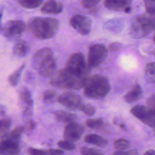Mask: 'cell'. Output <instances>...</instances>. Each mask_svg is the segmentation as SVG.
Returning <instances> with one entry per match:
<instances>
[{
	"label": "cell",
	"instance_id": "1",
	"mask_svg": "<svg viewBox=\"0 0 155 155\" xmlns=\"http://www.w3.org/2000/svg\"><path fill=\"white\" fill-rule=\"evenodd\" d=\"M59 28L58 21L52 18L35 17L28 23L30 32L36 38L45 40L53 38Z\"/></svg>",
	"mask_w": 155,
	"mask_h": 155
},
{
	"label": "cell",
	"instance_id": "2",
	"mask_svg": "<svg viewBox=\"0 0 155 155\" xmlns=\"http://www.w3.org/2000/svg\"><path fill=\"white\" fill-rule=\"evenodd\" d=\"M32 66L42 77H52L57 67L52 50L49 48H42L38 50L33 57Z\"/></svg>",
	"mask_w": 155,
	"mask_h": 155
},
{
	"label": "cell",
	"instance_id": "3",
	"mask_svg": "<svg viewBox=\"0 0 155 155\" xmlns=\"http://www.w3.org/2000/svg\"><path fill=\"white\" fill-rule=\"evenodd\" d=\"M84 94L88 98L99 99L106 96L110 91L108 78L100 74L88 76L84 84Z\"/></svg>",
	"mask_w": 155,
	"mask_h": 155
},
{
	"label": "cell",
	"instance_id": "4",
	"mask_svg": "<svg viewBox=\"0 0 155 155\" xmlns=\"http://www.w3.org/2000/svg\"><path fill=\"white\" fill-rule=\"evenodd\" d=\"M85 80L64 68L60 69L53 74L50 81V84L62 89L79 90L83 88Z\"/></svg>",
	"mask_w": 155,
	"mask_h": 155
},
{
	"label": "cell",
	"instance_id": "5",
	"mask_svg": "<svg viewBox=\"0 0 155 155\" xmlns=\"http://www.w3.org/2000/svg\"><path fill=\"white\" fill-rule=\"evenodd\" d=\"M24 131L22 126H18L1 137L0 153L2 155H17L20 151L21 137Z\"/></svg>",
	"mask_w": 155,
	"mask_h": 155
},
{
	"label": "cell",
	"instance_id": "6",
	"mask_svg": "<svg viewBox=\"0 0 155 155\" xmlns=\"http://www.w3.org/2000/svg\"><path fill=\"white\" fill-rule=\"evenodd\" d=\"M155 30V27L147 15L136 16L132 21L130 32L135 38H142Z\"/></svg>",
	"mask_w": 155,
	"mask_h": 155
},
{
	"label": "cell",
	"instance_id": "7",
	"mask_svg": "<svg viewBox=\"0 0 155 155\" xmlns=\"http://www.w3.org/2000/svg\"><path fill=\"white\" fill-rule=\"evenodd\" d=\"M65 68L84 79L88 77L90 71V67L86 62L84 55L82 53H76L70 55L67 61Z\"/></svg>",
	"mask_w": 155,
	"mask_h": 155
},
{
	"label": "cell",
	"instance_id": "8",
	"mask_svg": "<svg viewBox=\"0 0 155 155\" xmlns=\"http://www.w3.org/2000/svg\"><path fill=\"white\" fill-rule=\"evenodd\" d=\"M108 54L106 47L102 44H96L89 47L88 51V65L91 67H96L101 64L105 59Z\"/></svg>",
	"mask_w": 155,
	"mask_h": 155
},
{
	"label": "cell",
	"instance_id": "9",
	"mask_svg": "<svg viewBox=\"0 0 155 155\" xmlns=\"http://www.w3.org/2000/svg\"><path fill=\"white\" fill-rule=\"evenodd\" d=\"M25 29V25L22 21L12 20L2 26L1 32L7 38L16 39L23 34Z\"/></svg>",
	"mask_w": 155,
	"mask_h": 155
},
{
	"label": "cell",
	"instance_id": "10",
	"mask_svg": "<svg viewBox=\"0 0 155 155\" xmlns=\"http://www.w3.org/2000/svg\"><path fill=\"white\" fill-rule=\"evenodd\" d=\"M130 112L145 125L153 128L155 127V117L147 107L137 105L131 109Z\"/></svg>",
	"mask_w": 155,
	"mask_h": 155
},
{
	"label": "cell",
	"instance_id": "11",
	"mask_svg": "<svg viewBox=\"0 0 155 155\" xmlns=\"http://www.w3.org/2000/svg\"><path fill=\"white\" fill-rule=\"evenodd\" d=\"M58 101L67 108L72 110H80L84 104L80 96L70 91H67L61 94L58 97Z\"/></svg>",
	"mask_w": 155,
	"mask_h": 155
},
{
	"label": "cell",
	"instance_id": "12",
	"mask_svg": "<svg viewBox=\"0 0 155 155\" xmlns=\"http://www.w3.org/2000/svg\"><path fill=\"white\" fill-rule=\"evenodd\" d=\"M71 26L81 35H88L91 30V23L90 19L82 15H75L70 19Z\"/></svg>",
	"mask_w": 155,
	"mask_h": 155
},
{
	"label": "cell",
	"instance_id": "13",
	"mask_svg": "<svg viewBox=\"0 0 155 155\" xmlns=\"http://www.w3.org/2000/svg\"><path fill=\"white\" fill-rule=\"evenodd\" d=\"M84 131V128L77 122L67 124L64 131V137L65 140L71 142L78 140Z\"/></svg>",
	"mask_w": 155,
	"mask_h": 155
},
{
	"label": "cell",
	"instance_id": "14",
	"mask_svg": "<svg viewBox=\"0 0 155 155\" xmlns=\"http://www.w3.org/2000/svg\"><path fill=\"white\" fill-rule=\"evenodd\" d=\"M19 99L24 116L25 117L31 116L33 111V101L30 92L27 88H22L19 93Z\"/></svg>",
	"mask_w": 155,
	"mask_h": 155
},
{
	"label": "cell",
	"instance_id": "15",
	"mask_svg": "<svg viewBox=\"0 0 155 155\" xmlns=\"http://www.w3.org/2000/svg\"><path fill=\"white\" fill-rule=\"evenodd\" d=\"M104 5L107 8L117 12L129 13L131 10V1L127 0H106Z\"/></svg>",
	"mask_w": 155,
	"mask_h": 155
},
{
	"label": "cell",
	"instance_id": "16",
	"mask_svg": "<svg viewBox=\"0 0 155 155\" xmlns=\"http://www.w3.org/2000/svg\"><path fill=\"white\" fill-rule=\"evenodd\" d=\"M63 5L61 2L56 1H48L41 7V12L45 13L58 14L62 12Z\"/></svg>",
	"mask_w": 155,
	"mask_h": 155
},
{
	"label": "cell",
	"instance_id": "17",
	"mask_svg": "<svg viewBox=\"0 0 155 155\" xmlns=\"http://www.w3.org/2000/svg\"><path fill=\"white\" fill-rule=\"evenodd\" d=\"M142 96V90L141 87L136 84L132 88L128 91L124 96V98L126 102L131 104L139 100Z\"/></svg>",
	"mask_w": 155,
	"mask_h": 155
},
{
	"label": "cell",
	"instance_id": "18",
	"mask_svg": "<svg viewBox=\"0 0 155 155\" xmlns=\"http://www.w3.org/2000/svg\"><path fill=\"white\" fill-rule=\"evenodd\" d=\"M30 51V45L28 44L22 39L18 40L14 44L13 51L15 55L18 57L25 56Z\"/></svg>",
	"mask_w": 155,
	"mask_h": 155
},
{
	"label": "cell",
	"instance_id": "19",
	"mask_svg": "<svg viewBox=\"0 0 155 155\" xmlns=\"http://www.w3.org/2000/svg\"><path fill=\"white\" fill-rule=\"evenodd\" d=\"M54 116L57 120L67 124L75 122L77 119V116L75 114L64 111H56Z\"/></svg>",
	"mask_w": 155,
	"mask_h": 155
},
{
	"label": "cell",
	"instance_id": "20",
	"mask_svg": "<svg viewBox=\"0 0 155 155\" xmlns=\"http://www.w3.org/2000/svg\"><path fill=\"white\" fill-rule=\"evenodd\" d=\"M84 141L99 147H104L108 143L107 139L96 134H88L86 135L84 137Z\"/></svg>",
	"mask_w": 155,
	"mask_h": 155
},
{
	"label": "cell",
	"instance_id": "21",
	"mask_svg": "<svg viewBox=\"0 0 155 155\" xmlns=\"http://www.w3.org/2000/svg\"><path fill=\"white\" fill-rule=\"evenodd\" d=\"M144 71L147 81L155 83V62L147 64L145 67Z\"/></svg>",
	"mask_w": 155,
	"mask_h": 155
},
{
	"label": "cell",
	"instance_id": "22",
	"mask_svg": "<svg viewBox=\"0 0 155 155\" xmlns=\"http://www.w3.org/2000/svg\"><path fill=\"white\" fill-rule=\"evenodd\" d=\"M24 67H25V64L22 65L20 67H19L14 73H13L9 76V78H8L9 82L12 86H16L18 84L22 74V72L24 69Z\"/></svg>",
	"mask_w": 155,
	"mask_h": 155
},
{
	"label": "cell",
	"instance_id": "23",
	"mask_svg": "<svg viewBox=\"0 0 155 155\" xmlns=\"http://www.w3.org/2000/svg\"><path fill=\"white\" fill-rule=\"evenodd\" d=\"M18 2L22 7L29 9L36 8L42 3L41 0H19Z\"/></svg>",
	"mask_w": 155,
	"mask_h": 155
},
{
	"label": "cell",
	"instance_id": "24",
	"mask_svg": "<svg viewBox=\"0 0 155 155\" xmlns=\"http://www.w3.org/2000/svg\"><path fill=\"white\" fill-rule=\"evenodd\" d=\"M86 125L91 129H101L104 125V120L101 118L89 119L86 121Z\"/></svg>",
	"mask_w": 155,
	"mask_h": 155
},
{
	"label": "cell",
	"instance_id": "25",
	"mask_svg": "<svg viewBox=\"0 0 155 155\" xmlns=\"http://www.w3.org/2000/svg\"><path fill=\"white\" fill-rule=\"evenodd\" d=\"M11 125V120L9 118H2L0 119V136L2 137L8 133Z\"/></svg>",
	"mask_w": 155,
	"mask_h": 155
},
{
	"label": "cell",
	"instance_id": "26",
	"mask_svg": "<svg viewBox=\"0 0 155 155\" xmlns=\"http://www.w3.org/2000/svg\"><path fill=\"white\" fill-rule=\"evenodd\" d=\"M113 145L117 151H124L130 147V142L125 139H119L114 142Z\"/></svg>",
	"mask_w": 155,
	"mask_h": 155
},
{
	"label": "cell",
	"instance_id": "27",
	"mask_svg": "<svg viewBox=\"0 0 155 155\" xmlns=\"http://www.w3.org/2000/svg\"><path fill=\"white\" fill-rule=\"evenodd\" d=\"M81 155H104L102 151L96 148L82 147L80 149Z\"/></svg>",
	"mask_w": 155,
	"mask_h": 155
},
{
	"label": "cell",
	"instance_id": "28",
	"mask_svg": "<svg viewBox=\"0 0 155 155\" xmlns=\"http://www.w3.org/2000/svg\"><path fill=\"white\" fill-rule=\"evenodd\" d=\"M58 145L59 148L65 150H72L76 148V145L73 142L65 140L59 141Z\"/></svg>",
	"mask_w": 155,
	"mask_h": 155
},
{
	"label": "cell",
	"instance_id": "29",
	"mask_svg": "<svg viewBox=\"0 0 155 155\" xmlns=\"http://www.w3.org/2000/svg\"><path fill=\"white\" fill-rule=\"evenodd\" d=\"M144 5L147 15L155 14V1H144Z\"/></svg>",
	"mask_w": 155,
	"mask_h": 155
},
{
	"label": "cell",
	"instance_id": "30",
	"mask_svg": "<svg viewBox=\"0 0 155 155\" xmlns=\"http://www.w3.org/2000/svg\"><path fill=\"white\" fill-rule=\"evenodd\" d=\"M80 110L88 116H93L96 111L95 108L91 104H83Z\"/></svg>",
	"mask_w": 155,
	"mask_h": 155
},
{
	"label": "cell",
	"instance_id": "31",
	"mask_svg": "<svg viewBox=\"0 0 155 155\" xmlns=\"http://www.w3.org/2000/svg\"><path fill=\"white\" fill-rule=\"evenodd\" d=\"M36 126V125L35 121L31 119H28L25 122V126L24 127V131H25L26 134H30L35 129Z\"/></svg>",
	"mask_w": 155,
	"mask_h": 155
},
{
	"label": "cell",
	"instance_id": "32",
	"mask_svg": "<svg viewBox=\"0 0 155 155\" xmlns=\"http://www.w3.org/2000/svg\"><path fill=\"white\" fill-rule=\"evenodd\" d=\"M56 96V92L53 90H48L44 92L43 94V99L46 102L53 101Z\"/></svg>",
	"mask_w": 155,
	"mask_h": 155
},
{
	"label": "cell",
	"instance_id": "33",
	"mask_svg": "<svg viewBox=\"0 0 155 155\" xmlns=\"http://www.w3.org/2000/svg\"><path fill=\"white\" fill-rule=\"evenodd\" d=\"M99 1L98 0H83L81 2V5L85 8H90L96 6Z\"/></svg>",
	"mask_w": 155,
	"mask_h": 155
},
{
	"label": "cell",
	"instance_id": "34",
	"mask_svg": "<svg viewBox=\"0 0 155 155\" xmlns=\"http://www.w3.org/2000/svg\"><path fill=\"white\" fill-rule=\"evenodd\" d=\"M147 107L155 117V94L151 95L147 100Z\"/></svg>",
	"mask_w": 155,
	"mask_h": 155
},
{
	"label": "cell",
	"instance_id": "35",
	"mask_svg": "<svg viewBox=\"0 0 155 155\" xmlns=\"http://www.w3.org/2000/svg\"><path fill=\"white\" fill-rule=\"evenodd\" d=\"M29 155H48L47 150L36 149L33 148H29L27 150Z\"/></svg>",
	"mask_w": 155,
	"mask_h": 155
},
{
	"label": "cell",
	"instance_id": "36",
	"mask_svg": "<svg viewBox=\"0 0 155 155\" xmlns=\"http://www.w3.org/2000/svg\"><path fill=\"white\" fill-rule=\"evenodd\" d=\"M48 155H62L64 151L58 149H49L47 150Z\"/></svg>",
	"mask_w": 155,
	"mask_h": 155
},
{
	"label": "cell",
	"instance_id": "37",
	"mask_svg": "<svg viewBox=\"0 0 155 155\" xmlns=\"http://www.w3.org/2000/svg\"><path fill=\"white\" fill-rule=\"evenodd\" d=\"M120 47V44L118 42H113L109 45V50L111 51H116L118 50Z\"/></svg>",
	"mask_w": 155,
	"mask_h": 155
},
{
	"label": "cell",
	"instance_id": "38",
	"mask_svg": "<svg viewBox=\"0 0 155 155\" xmlns=\"http://www.w3.org/2000/svg\"><path fill=\"white\" fill-rule=\"evenodd\" d=\"M111 155H128V152L124 151H117L114 152Z\"/></svg>",
	"mask_w": 155,
	"mask_h": 155
},
{
	"label": "cell",
	"instance_id": "39",
	"mask_svg": "<svg viewBox=\"0 0 155 155\" xmlns=\"http://www.w3.org/2000/svg\"><path fill=\"white\" fill-rule=\"evenodd\" d=\"M6 114L5 107L2 105H0V114L2 116H5Z\"/></svg>",
	"mask_w": 155,
	"mask_h": 155
},
{
	"label": "cell",
	"instance_id": "40",
	"mask_svg": "<svg viewBox=\"0 0 155 155\" xmlns=\"http://www.w3.org/2000/svg\"><path fill=\"white\" fill-rule=\"evenodd\" d=\"M128 155H138L137 151L136 150H130L127 151Z\"/></svg>",
	"mask_w": 155,
	"mask_h": 155
},
{
	"label": "cell",
	"instance_id": "41",
	"mask_svg": "<svg viewBox=\"0 0 155 155\" xmlns=\"http://www.w3.org/2000/svg\"><path fill=\"white\" fill-rule=\"evenodd\" d=\"M143 155H155V151L154 150H148L144 153Z\"/></svg>",
	"mask_w": 155,
	"mask_h": 155
},
{
	"label": "cell",
	"instance_id": "42",
	"mask_svg": "<svg viewBox=\"0 0 155 155\" xmlns=\"http://www.w3.org/2000/svg\"><path fill=\"white\" fill-rule=\"evenodd\" d=\"M2 10H0V31L1 30V28H2V25H1V18H2Z\"/></svg>",
	"mask_w": 155,
	"mask_h": 155
},
{
	"label": "cell",
	"instance_id": "43",
	"mask_svg": "<svg viewBox=\"0 0 155 155\" xmlns=\"http://www.w3.org/2000/svg\"><path fill=\"white\" fill-rule=\"evenodd\" d=\"M154 31H155V30H154ZM153 41H154V43H155V32H154V36H153Z\"/></svg>",
	"mask_w": 155,
	"mask_h": 155
},
{
	"label": "cell",
	"instance_id": "44",
	"mask_svg": "<svg viewBox=\"0 0 155 155\" xmlns=\"http://www.w3.org/2000/svg\"><path fill=\"white\" fill-rule=\"evenodd\" d=\"M154 134H155V127L154 128Z\"/></svg>",
	"mask_w": 155,
	"mask_h": 155
}]
</instances>
